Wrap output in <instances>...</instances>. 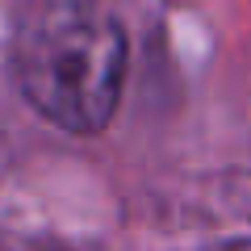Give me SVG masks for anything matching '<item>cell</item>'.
<instances>
[{"instance_id": "obj_1", "label": "cell", "mask_w": 251, "mask_h": 251, "mask_svg": "<svg viewBox=\"0 0 251 251\" xmlns=\"http://www.w3.org/2000/svg\"><path fill=\"white\" fill-rule=\"evenodd\" d=\"M17 88L46 122L97 134L126 84V34L97 0H34L13 29Z\"/></svg>"}]
</instances>
